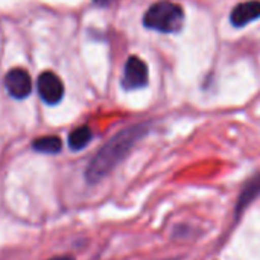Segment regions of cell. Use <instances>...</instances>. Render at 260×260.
Listing matches in <instances>:
<instances>
[{
  "label": "cell",
  "mask_w": 260,
  "mask_h": 260,
  "mask_svg": "<svg viewBox=\"0 0 260 260\" xmlns=\"http://www.w3.org/2000/svg\"><path fill=\"white\" fill-rule=\"evenodd\" d=\"M257 197H260V174L253 175L242 187L236 204V213L241 215Z\"/></svg>",
  "instance_id": "7"
},
{
  "label": "cell",
  "mask_w": 260,
  "mask_h": 260,
  "mask_svg": "<svg viewBox=\"0 0 260 260\" xmlns=\"http://www.w3.org/2000/svg\"><path fill=\"white\" fill-rule=\"evenodd\" d=\"M98 6H108V5H111V3H114V2H117V0H93Z\"/></svg>",
  "instance_id": "10"
},
{
  "label": "cell",
  "mask_w": 260,
  "mask_h": 260,
  "mask_svg": "<svg viewBox=\"0 0 260 260\" xmlns=\"http://www.w3.org/2000/svg\"><path fill=\"white\" fill-rule=\"evenodd\" d=\"M5 87L14 99H24L32 91V79L23 69H12L6 73Z\"/></svg>",
  "instance_id": "4"
},
{
  "label": "cell",
  "mask_w": 260,
  "mask_h": 260,
  "mask_svg": "<svg viewBox=\"0 0 260 260\" xmlns=\"http://www.w3.org/2000/svg\"><path fill=\"white\" fill-rule=\"evenodd\" d=\"M37 90H38L40 98L49 105L58 104L62 99V94H64L62 81L53 72H43L38 76Z\"/></svg>",
  "instance_id": "3"
},
{
  "label": "cell",
  "mask_w": 260,
  "mask_h": 260,
  "mask_svg": "<svg viewBox=\"0 0 260 260\" xmlns=\"http://www.w3.org/2000/svg\"><path fill=\"white\" fill-rule=\"evenodd\" d=\"M49 260H75L73 257H70V256H58V257H53V259H49Z\"/></svg>",
  "instance_id": "11"
},
{
  "label": "cell",
  "mask_w": 260,
  "mask_h": 260,
  "mask_svg": "<svg viewBox=\"0 0 260 260\" xmlns=\"http://www.w3.org/2000/svg\"><path fill=\"white\" fill-rule=\"evenodd\" d=\"M146 125H133L111 137L88 163L85 169V180L90 184H94L105 178L129 154L134 145L146 136Z\"/></svg>",
  "instance_id": "1"
},
{
  "label": "cell",
  "mask_w": 260,
  "mask_h": 260,
  "mask_svg": "<svg viewBox=\"0 0 260 260\" xmlns=\"http://www.w3.org/2000/svg\"><path fill=\"white\" fill-rule=\"evenodd\" d=\"M260 17V0H250L239 3L236 8H233L230 20L233 26L242 27Z\"/></svg>",
  "instance_id": "6"
},
{
  "label": "cell",
  "mask_w": 260,
  "mask_h": 260,
  "mask_svg": "<svg viewBox=\"0 0 260 260\" xmlns=\"http://www.w3.org/2000/svg\"><path fill=\"white\" fill-rule=\"evenodd\" d=\"M122 84L125 88H140L148 84V66L137 56L128 58L125 64V73Z\"/></svg>",
  "instance_id": "5"
},
{
  "label": "cell",
  "mask_w": 260,
  "mask_h": 260,
  "mask_svg": "<svg viewBox=\"0 0 260 260\" xmlns=\"http://www.w3.org/2000/svg\"><path fill=\"white\" fill-rule=\"evenodd\" d=\"M143 23L146 27L158 32H177L184 23L183 8L172 2H157L145 14Z\"/></svg>",
  "instance_id": "2"
},
{
  "label": "cell",
  "mask_w": 260,
  "mask_h": 260,
  "mask_svg": "<svg viewBox=\"0 0 260 260\" xmlns=\"http://www.w3.org/2000/svg\"><path fill=\"white\" fill-rule=\"evenodd\" d=\"M93 134H91V129L88 126H79L76 129H73L69 136V148L72 151H81L84 149L90 140H91Z\"/></svg>",
  "instance_id": "8"
},
{
  "label": "cell",
  "mask_w": 260,
  "mask_h": 260,
  "mask_svg": "<svg viewBox=\"0 0 260 260\" xmlns=\"http://www.w3.org/2000/svg\"><path fill=\"white\" fill-rule=\"evenodd\" d=\"M34 149L43 154H58L62 148L61 139L56 136H44L32 143Z\"/></svg>",
  "instance_id": "9"
}]
</instances>
